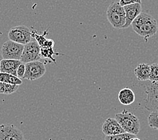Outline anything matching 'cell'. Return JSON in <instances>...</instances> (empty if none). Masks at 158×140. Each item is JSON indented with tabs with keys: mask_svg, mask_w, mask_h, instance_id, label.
<instances>
[{
	"mask_svg": "<svg viewBox=\"0 0 158 140\" xmlns=\"http://www.w3.org/2000/svg\"><path fill=\"white\" fill-rule=\"evenodd\" d=\"M132 28L137 35L144 38H149L157 32V23L153 16L141 12L132 22Z\"/></svg>",
	"mask_w": 158,
	"mask_h": 140,
	"instance_id": "6da1fadb",
	"label": "cell"
},
{
	"mask_svg": "<svg viewBox=\"0 0 158 140\" xmlns=\"http://www.w3.org/2000/svg\"><path fill=\"white\" fill-rule=\"evenodd\" d=\"M125 133L137 135L141 129V124L138 117L133 112L123 110L116 113L115 118Z\"/></svg>",
	"mask_w": 158,
	"mask_h": 140,
	"instance_id": "7a4b0ae2",
	"label": "cell"
},
{
	"mask_svg": "<svg viewBox=\"0 0 158 140\" xmlns=\"http://www.w3.org/2000/svg\"><path fill=\"white\" fill-rule=\"evenodd\" d=\"M106 16L108 22L114 28H123L126 23L125 9L119 2H112L109 6Z\"/></svg>",
	"mask_w": 158,
	"mask_h": 140,
	"instance_id": "3957f363",
	"label": "cell"
},
{
	"mask_svg": "<svg viewBox=\"0 0 158 140\" xmlns=\"http://www.w3.org/2000/svg\"><path fill=\"white\" fill-rule=\"evenodd\" d=\"M8 38L13 42L25 45L32 41V31L24 25L14 26L9 31Z\"/></svg>",
	"mask_w": 158,
	"mask_h": 140,
	"instance_id": "277c9868",
	"label": "cell"
},
{
	"mask_svg": "<svg viewBox=\"0 0 158 140\" xmlns=\"http://www.w3.org/2000/svg\"><path fill=\"white\" fill-rule=\"evenodd\" d=\"M24 45L18 44L12 40H7L3 44L1 55L3 59L20 60Z\"/></svg>",
	"mask_w": 158,
	"mask_h": 140,
	"instance_id": "5b68a950",
	"label": "cell"
},
{
	"mask_svg": "<svg viewBox=\"0 0 158 140\" xmlns=\"http://www.w3.org/2000/svg\"><path fill=\"white\" fill-rule=\"evenodd\" d=\"M40 47L36 40L24 45L20 61L24 64L39 61L40 59Z\"/></svg>",
	"mask_w": 158,
	"mask_h": 140,
	"instance_id": "8992f818",
	"label": "cell"
},
{
	"mask_svg": "<svg viewBox=\"0 0 158 140\" xmlns=\"http://www.w3.org/2000/svg\"><path fill=\"white\" fill-rule=\"evenodd\" d=\"M25 66L26 71L24 79L33 81L43 77L46 73V67L44 64L40 61L26 63Z\"/></svg>",
	"mask_w": 158,
	"mask_h": 140,
	"instance_id": "52a82bcc",
	"label": "cell"
},
{
	"mask_svg": "<svg viewBox=\"0 0 158 140\" xmlns=\"http://www.w3.org/2000/svg\"><path fill=\"white\" fill-rule=\"evenodd\" d=\"M145 93V108L150 112L158 111V82H152L147 88Z\"/></svg>",
	"mask_w": 158,
	"mask_h": 140,
	"instance_id": "ba28073f",
	"label": "cell"
},
{
	"mask_svg": "<svg viewBox=\"0 0 158 140\" xmlns=\"http://www.w3.org/2000/svg\"><path fill=\"white\" fill-rule=\"evenodd\" d=\"M0 140H25L22 131L12 124L0 125Z\"/></svg>",
	"mask_w": 158,
	"mask_h": 140,
	"instance_id": "9c48e42d",
	"label": "cell"
},
{
	"mask_svg": "<svg viewBox=\"0 0 158 140\" xmlns=\"http://www.w3.org/2000/svg\"><path fill=\"white\" fill-rule=\"evenodd\" d=\"M102 130L106 136L116 135L125 133L117 121L112 118H108L105 121L102 127Z\"/></svg>",
	"mask_w": 158,
	"mask_h": 140,
	"instance_id": "30bf717a",
	"label": "cell"
},
{
	"mask_svg": "<svg viewBox=\"0 0 158 140\" xmlns=\"http://www.w3.org/2000/svg\"><path fill=\"white\" fill-rule=\"evenodd\" d=\"M125 12L126 23L123 28H127L132 24V22L139 14L142 12V7L141 3H133V4L124 6Z\"/></svg>",
	"mask_w": 158,
	"mask_h": 140,
	"instance_id": "8fae6325",
	"label": "cell"
},
{
	"mask_svg": "<svg viewBox=\"0 0 158 140\" xmlns=\"http://www.w3.org/2000/svg\"><path fill=\"white\" fill-rule=\"evenodd\" d=\"M22 63L20 60L2 59L0 62V72L16 76L18 67Z\"/></svg>",
	"mask_w": 158,
	"mask_h": 140,
	"instance_id": "7c38bea8",
	"label": "cell"
},
{
	"mask_svg": "<svg viewBox=\"0 0 158 140\" xmlns=\"http://www.w3.org/2000/svg\"><path fill=\"white\" fill-rule=\"evenodd\" d=\"M134 74L139 81L149 80L150 66L147 63H140L135 68Z\"/></svg>",
	"mask_w": 158,
	"mask_h": 140,
	"instance_id": "4fadbf2b",
	"label": "cell"
},
{
	"mask_svg": "<svg viewBox=\"0 0 158 140\" xmlns=\"http://www.w3.org/2000/svg\"><path fill=\"white\" fill-rule=\"evenodd\" d=\"M118 98L119 102L122 104L130 105L135 102V95L132 90L129 88H125L120 90Z\"/></svg>",
	"mask_w": 158,
	"mask_h": 140,
	"instance_id": "5bb4252c",
	"label": "cell"
},
{
	"mask_svg": "<svg viewBox=\"0 0 158 140\" xmlns=\"http://www.w3.org/2000/svg\"><path fill=\"white\" fill-rule=\"evenodd\" d=\"M0 82H4L6 83V84L18 86L22 84V79L18 78V77L14 76V75L11 74L1 72H0Z\"/></svg>",
	"mask_w": 158,
	"mask_h": 140,
	"instance_id": "9a60e30c",
	"label": "cell"
},
{
	"mask_svg": "<svg viewBox=\"0 0 158 140\" xmlns=\"http://www.w3.org/2000/svg\"><path fill=\"white\" fill-rule=\"evenodd\" d=\"M18 85L6 84L4 82H0V94H11L16 92L19 88Z\"/></svg>",
	"mask_w": 158,
	"mask_h": 140,
	"instance_id": "2e32d148",
	"label": "cell"
},
{
	"mask_svg": "<svg viewBox=\"0 0 158 140\" xmlns=\"http://www.w3.org/2000/svg\"><path fill=\"white\" fill-rule=\"evenodd\" d=\"M148 122L150 127L158 130V111L151 112L148 116Z\"/></svg>",
	"mask_w": 158,
	"mask_h": 140,
	"instance_id": "e0dca14e",
	"label": "cell"
},
{
	"mask_svg": "<svg viewBox=\"0 0 158 140\" xmlns=\"http://www.w3.org/2000/svg\"><path fill=\"white\" fill-rule=\"evenodd\" d=\"M135 137H136V135L128 133H124L116 135L106 136L105 137V140H131V139Z\"/></svg>",
	"mask_w": 158,
	"mask_h": 140,
	"instance_id": "ac0fdd59",
	"label": "cell"
},
{
	"mask_svg": "<svg viewBox=\"0 0 158 140\" xmlns=\"http://www.w3.org/2000/svg\"><path fill=\"white\" fill-rule=\"evenodd\" d=\"M55 54V52L52 48L49 47H40V57L47 59H51L52 61L55 62V60L52 57V55Z\"/></svg>",
	"mask_w": 158,
	"mask_h": 140,
	"instance_id": "d6986e66",
	"label": "cell"
},
{
	"mask_svg": "<svg viewBox=\"0 0 158 140\" xmlns=\"http://www.w3.org/2000/svg\"><path fill=\"white\" fill-rule=\"evenodd\" d=\"M149 80L152 82H158V63H155L150 66Z\"/></svg>",
	"mask_w": 158,
	"mask_h": 140,
	"instance_id": "ffe728a7",
	"label": "cell"
},
{
	"mask_svg": "<svg viewBox=\"0 0 158 140\" xmlns=\"http://www.w3.org/2000/svg\"><path fill=\"white\" fill-rule=\"evenodd\" d=\"M25 71H26V66L25 64L22 63L19 67H18L17 70V72H16V77L18 78H23L24 75L25 74Z\"/></svg>",
	"mask_w": 158,
	"mask_h": 140,
	"instance_id": "44dd1931",
	"label": "cell"
},
{
	"mask_svg": "<svg viewBox=\"0 0 158 140\" xmlns=\"http://www.w3.org/2000/svg\"><path fill=\"white\" fill-rule=\"evenodd\" d=\"M141 3V0H120L119 3L120 5L124 7L127 5L133 4V3Z\"/></svg>",
	"mask_w": 158,
	"mask_h": 140,
	"instance_id": "7402d4cb",
	"label": "cell"
},
{
	"mask_svg": "<svg viewBox=\"0 0 158 140\" xmlns=\"http://www.w3.org/2000/svg\"><path fill=\"white\" fill-rule=\"evenodd\" d=\"M131 140H141L140 139H139V138H137V137H135V138H132L131 139Z\"/></svg>",
	"mask_w": 158,
	"mask_h": 140,
	"instance_id": "603a6c76",
	"label": "cell"
}]
</instances>
